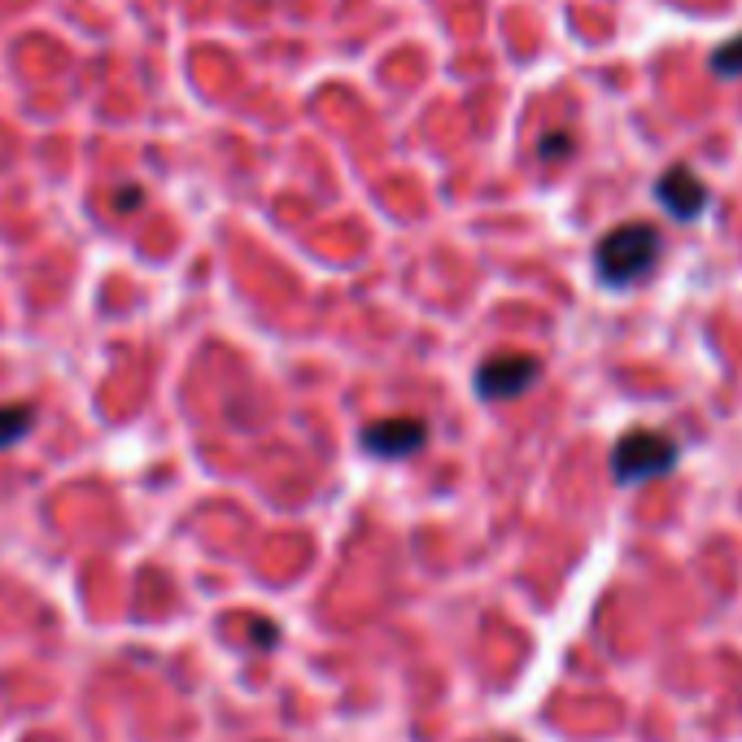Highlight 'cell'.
I'll return each instance as SVG.
<instances>
[{
    "instance_id": "6da1fadb",
    "label": "cell",
    "mask_w": 742,
    "mask_h": 742,
    "mask_svg": "<svg viewBox=\"0 0 742 742\" xmlns=\"http://www.w3.org/2000/svg\"><path fill=\"white\" fill-rule=\"evenodd\" d=\"M660 254H664V241L651 223H621L599 241L594 271L607 289H629V285H642L660 267Z\"/></svg>"
},
{
    "instance_id": "7a4b0ae2",
    "label": "cell",
    "mask_w": 742,
    "mask_h": 742,
    "mask_svg": "<svg viewBox=\"0 0 742 742\" xmlns=\"http://www.w3.org/2000/svg\"><path fill=\"white\" fill-rule=\"evenodd\" d=\"M673 467H677V441L669 432H656V428H634L612 450V472H616L621 485L656 480Z\"/></svg>"
},
{
    "instance_id": "3957f363",
    "label": "cell",
    "mask_w": 742,
    "mask_h": 742,
    "mask_svg": "<svg viewBox=\"0 0 742 742\" xmlns=\"http://www.w3.org/2000/svg\"><path fill=\"white\" fill-rule=\"evenodd\" d=\"M537 380H542V359H533V355H498V359H485L476 368V393L485 402H511V397L529 393Z\"/></svg>"
},
{
    "instance_id": "277c9868",
    "label": "cell",
    "mask_w": 742,
    "mask_h": 742,
    "mask_svg": "<svg viewBox=\"0 0 742 742\" xmlns=\"http://www.w3.org/2000/svg\"><path fill=\"white\" fill-rule=\"evenodd\" d=\"M363 450L375 459H410L415 450L428 445V424L419 415H393V419H375L363 428Z\"/></svg>"
},
{
    "instance_id": "5b68a950",
    "label": "cell",
    "mask_w": 742,
    "mask_h": 742,
    "mask_svg": "<svg viewBox=\"0 0 742 742\" xmlns=\"http://www.w3.org/2000/svg\"><path fill=\"white\" fill-rule=\"evenodd\" d=\"M656 197L677 223H691V219H699L708 210V184L691 166H669L660 175V184H656Z\"/></svg>"
},
{
    "instance_id": "8992f818",
    "label": "cell",
    "mask_w": 742,
    "mask_h": 742,
    "mask_svg": "<svg viewBox=\"0 0 742 742\" xmlns=\"http://www.w3.org/2000/svg\"><path fill=\"white\" fill-rule=\"evenodd\" d=\"M31 424H35V410L31 406H0V450L4 445H13V441H22L26 432H31Z\"/></svg>"
},
{
    "instance_id": "52a82bcc",
    "label": "cell",
    "mask_w": 742,
    "mask_h": 742,
    "mask_svg": "<svg viewBox=\"0 0 742 742\" xmlns=\"http://www.w3.org/2000/svg\"><path fill=\"white\" fill-rule=\"evenodd\" d=\"M712 74H717V79H734V74H742V35L726 39L721 48H712Z\"/></svg>"
},
{
    "instance_id": "ba28073f",
    "label": "cell",
    "mask_w": 742,
    "mask_h": 742,
    "mask_svg": "<svg viewBox=\"0 0 742 742\" xmlns=\"http://www.w3.org/2000/svg\"><path fill=\"white\" fill-rule=\"evenodd\" d=\"M572 149H577V140L568 131H546L542 144H537V158L542 162H559V158H572Z\"/></svg>"
},
{
    "instance_id": "9c48e42d",
    "label": "cell",
    "mask_w": 742,
    "mask_h": 742,
    "mask_svg": "<svg viewBox=\"0 0 742 742\" xmlns=\"http://www.w3.org/2000/svg\"><path fill=\"white\" fill-rule=\"evenodd\" d=\"M114 206H118V210H131V206H140V188H127V193H118V197H114Z\"/></svg>"
},
{
    "instance_id": "30bf717a",
    "label": "cell",
    "mask_w": 742,
    "mask_h": 742,
    "mask_svg": "<svg viewBox=\"0 0 742 742\" xmlns=\"http://www.w3.org/2000/svg\"><path fill=\"white\" fill-rule=\"evenodd\" d=\"M254 638H258L263 647H271V642H276V629H271V625H254Z\"/></svg>"
}]
</instances>
